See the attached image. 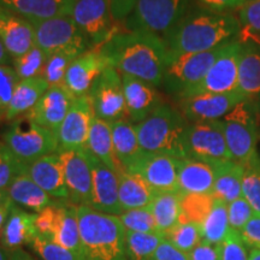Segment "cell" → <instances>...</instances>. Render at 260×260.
Masks as SVG:
<instances>
[{
    "label": "cell",
    "mask_w": 260,
    "mask_h": 260,
    "mask_svg": "<svg viewBox=\"0 0 260 260\" xmlns=\"http://www.w3.org/2000/svg\"><path fill=\"white\" fill-rule=\"evenodd\" d=\"M148 209L153 214L158 232L167 235L180 222L181 193H157Z\"/></svg>",
    "instance_id": "cell-35"
},
{
    "label": "cell",
    "mask_w": 260,
    "mask_h": 260,
    "mask_svg": "<svg viewBox=\"0 0 260 260\" xmlns=\"http://www.w3.org/2000/svg\"><path fill=\"white\" fill-rule=\"evenodd\" d=\"M8 260H35L32 256L24 251L23 248H17L15 251L9 252Z\"/></svg>",
    "instance_id": "cell-57"
},
{
    "label": "cell",
    "mask_w": 260,
    "mask_h": 260,
    "mask_svg": "<svg viewBox=\"0 0 260 260\" xmlns=\"http://www.w3.org/2000/svg\"><path fill=\"white\" fill-rule=\"evenodd\" d=\"M94 116L88 95L75 98L58 130V149L86 148Z\"/></svg>",
    "instance_id": "cell-16"
},
{
    "label": "cell",
    "mask_w": 260,
    "mask_h": 260,
    "mask_svg": "<svg viewBox=\"0 0 260 260\" xmlns=\"http://www.w3.org/2000/svg\"><path fill=\"white\" fill-rule=\"evenodd\" d=\"M18 81L14 68L10 65H0V123L6 119L10 102Z\"/></svg>",
    "instance_id": "cell-47"
},
{
    "label": "cell",
    "mask_w": 260,
    "mask_h": 260,
    "mask_svg": "<svg viewBox=\"0 0 260 260\" xmlns=\"http://www.w3.org/2000/svg\"><path fill=\"white\" fill-rule=\"evenodd\" d=\"M181 159L167 154L144 152L128 172L141 176L157 193L178 191V168Z\"/></svg>",
    "instance_id": "cell-15"
},
{
    "label": "cell",
    "mask_w": 260,
    "mask_h": 260,
    "mask_svg": "<svg viewBox=\"0 0 260 260\" xmlns=\"http://www.w3.org/2000/svg\"><path fill=\"white\" fill-rule=\"evenodd\" d=\"M188 0H138L125 21L128 30H144L167 37L186 16Z\"/></svg>",
    "instance_id": "cell-7"
},
{
    "label": "cell",
    "mask_w": 260,
    "mask_h": 260,
    "mask_svg": "<svg viewBox=\"0 0 260 260\" xmlns=\"http://www.w3.org/2000/svg\"><path fill=\"white\" fill-rule=\"evenodd\" d=\"M138 0H109L112 17L116 22L126 21Z\"/></svg>",
    "instance_id": "cell-54"
},
{
    "label": "cell",
    "mask_w": 260,
    "mask_h": 260,
    "mask_svg": "<svg viewBox=\"0 0 260 260\" xmlns=\"http://www.w3.org/2000/svg\"><path fill=\"white\" fill-rule=\"evenodd\" d=\"M216 178V165L193 158L181 159L178 191L181 194H211Z\"/></svg>",
    "instance_id": "cell-24"
},
{
    "label": "cell",
    "mask_w": 260,
    "mask_h": 260,
    "mask_svg": "<svg viewBox=\"0 0 260 260\" xmlns=\"http://www.w3.org/2000/svg\"><path fill=\"white\" fill-rule=\"evenodd\" d=\"M119 204L124 211L148 207L154 199L155 191L144 178L125 170L118 172Z\"/></svg>",
    "instance_id": "cell-29"
},
{
    "label": "cell",
    "mask_w": 260,
    "mask_h": 260,
    "mask_svg": "<svg viewBox=\"0 0 260 260\" xmlns=\"http://www.w3.org/2000/svg\"><path fill=\"white\" fill-rule=\"evenodd\" d=\"M0 40L12 60L34 47V27L30 22L0 6Z\"/></svg>",
    "instance_id": "cell-22"
},
{
    "label": "cell",
    "mask_w": 260,
    "mask_h": 260,
    "mask_svg": "<svg viewBox=\"0 0 260 260\" xmlns=\"http://www.w3.org/2000/svg\"><path fill=\"white\" fill-rule=\"evenodd\" d=\"M203 241L220 245L232 229L228 218V204L214 199L212 210L200 225Z\"/></svg>",
    "instance_id": "cell-36"
},
{
    "label": "cell",
    "mask_w": 260,
    "mask_h": 260,
    "mask_svg": "<svg viewBox=\"0 0 260 260\" xmlns=\"http://www.w3.org/2000/svg\"><path fill=\"white\" fill-rule=\"evenodd\" d=\"M220 122L233 160L241 165L246 164L256 153L258 118L255 105L252 100H243L223 117Z\"/></svg>",
    "instance_id": "cell-6"
},
{
    "label": "cell",
    "mask_w": 260,
    "mask_h": 260,
    "mask_svg": "<svg viewBox=\"0 0 260 260\" xmlns=\"http://www.w3.org/2000/svg\"><path fill=\"white\" fill-rule=\"evenodd\" d=\"M58 203L59 201H54L46 209L35 213L34 224L37 234L47 240H52V237H53L54 228H56L58 218Z\"/></svg>",
    "instance_id": "cell-50"
},
{
    "label": "cell",
    "mask_w": 260,
    "mask_h": 260,
    "mask_svg": "<svg viewBox=\"0 0 260 260\" xmlns=\"http://www.w3.org/2000/svg\"><path fill=\"white\" fill-rule=\"evenodd\" d=\"M71 17L92 47L105 44L119 32L109 0H75Z\"/></svg>",
    "instance_id": "cell-12"
},
{
    "label": "cell",
    "mask_w": 260,
    "mask_h": 260,
    "mask_svg": "<svg viewBox=\"0 0 260 260\" xmlns=\"http://www.w3.org/2000/svg\"><path fill=\"white\" fill-rule=\"evenodd\" d=\"M83 53V51L77 50V48H69V50L59 51L52 54L46 58L41 76L47 81L50 87L64 86L65 75L71 63Z\"/></svg>",
    "instance_id": "cell-39"
},
{
    "label": "cell",
    "mask_w": 260,
    "mask_h": 260,
    "mask_svg": "<svg viewBox=\"0 0 260 260\" xmlns=\"http://www.w3.org/2000/svg\"><path fill=\"white\" fill-rule=\"evenodd\" d=\"M86 149L89 151L94 157L102 160L106 167L116 171L117 174L123 170V168L121 167L118 160H117L115 154L112 129L110 122H106L94 116Z\"/></svg>",
    "instance_id": "cell-31"
},
{
    "label": "cell",
    "mask_w": 260,
    "mask_h": 260,
    "mask_svg": "<svg viewBox=\"0 0 260 260\" xmlns=\"http://www.w3.org/2000/svg\"><path fill=\"white\" fill-rule=\"evenodd\" d=\"M29 246L42 260H87L84 254L70 251L59 243L45 239L38 234L30 240Z\"/></svg>",
    "instance_id": "cell-42"
},
{
    "label": "cell",
    "mask_w": 260,
    "mask_h": 260,
    "mask_svg": "<svg viewBox=\"0 0 260 260\" xmlns=\"http://www.w3.org/2000/svg\"><path fill=\"white\" fill-rule=\"evenodd\" d=\"M84 152L92 170L93 198L90 207L103 213L119 216L123 213V210L119 204L118 174L106 167L86 148Z\"/></svg>",
    "instance_id": "cell-18"
},
{
    "label": "cell",
    "mask_w": 260,
    "mask_h": 260,
    "mask_svg": "<svg viewBox=\"0 0 260 260\" xmlns=\"http://www.w3.org/2000/svg\"><path fill=\"white\" fill-rule=\"evenodd\" d=\"M34 222L35 213L25 212L14 204L0 236L3 248L6 252H12L22 248L23 245H29L30 240L37 234Z\"/></svg>",
    "instance_id": "cell-27"
},
{
    "label": "cell",
    "mask_w": 260,
    "mask_h": 260,
    "mask_svg": "<svg viewBox=\"0 0 260 260\" xmlns=\"http://www.w3.org/2000/svg\"><path fill=\"white\" fill-rule=\"evenodd\" d=\"M212 194H181V216L178 223H194L201 225L212 210Z\"/></svg>",
    "instance_id": "cell-38"
},
{
    "label": "cell",
    "mask_w": 260,
    "mask_h": 260,
    "mask_svg": "<svg viewBox=\"0 0 260 260\" xmlns=\"http://www.w3.org/2000/svg\"><path fill=\"white\" fill-rule=\"evenodd\" d=\"M248 260H260V249L259 248L251 249V252H249Z\"/></svg>",
    "instance_id": "cell-59"
},
{
    "label": "cell",
    "mask_w": 260,
    "mask_h": 260,
    "mask_svg": "<svg viewBox=\"0 0 260 260\" xmlns=\"http://www.w3.org/2000/svg\"><path fill=\"white\" fill-rule=\"evenodd\" d=\"M243 242L252 249H260V213H254L240 233Z\"/></svg>",
    "instance_id": "cell-51"
},
{
    "label": "cell",
    "mask_w": 260,
    "mask_h": 260,
    "mask_svg": "<svg viewBox=\"0 0 260 260\" xmlns=\"http://www.w3.org/2000/svg\"><path fill=\"white\" fill-rule=\"evenodd\" d=\"M189 260H220V245L201 242L190 253Z\"/></svg>",
    "instance_id": "cell-52"
},
{
    "label": "cell",
    "mask_w": 260,
    "mask_h": 260,
    "mask_svg": "<svg viewBox=\"0 0 260 260\" xmlns=\"http://www.w3.org/2000/svg\"><path fill=\"white\" fill-rule=\"evenodd\" d=\"M239 10V21L241 24L242 38H251L260 42V0L246 2Z\"/></svg>",
    "instance_id": "cell-45"
},
{
    "label": "cell",
    "mask_w": 260,
    "mask_h": 260,
    "mask_svg": "<svg viewBox=\"0 0 260 260\" xmlns=\"http://www.w3.org/2000/svg\"><path fill=\"white\" fill-rule=\"evenodd\" d=\"M74 99L75 96L64 86L50 87L28 115L35 123L57 136Z\"/></svg>",
    "instance_id": "cell-21"
},
{
    "label": "cell",
    "mask_w": 260,
    "mask_h": 260,
    "mask_svg": "<svg viewBox=\"0 0 260 260\" xmlns=\"http://www.w3.org/2000/svg\"><path fill=\"white\" fill-rule=\"evenodd\" d=\"M31 24L34 27L35 45L44 52L46 58L69 48H77L83 52L92 48L71 15L57 16Z\"/></svg>",
    "instance_id": "cell-9"
},
{
    "label": "cell",
    "mask_w": 260,
    "mask_h": 260,
    "mask_svg": "<svg viewBox=\"0 0 260 260\" xmlns=\"http://www.w3.org/2000/svg\"><path fill=\"white\" fill-rule=\"evenodd\" d=\"M69 200L76 206H92L93 180L84 149H58Z\"/></svg>",
    "instance_id": "cell-14"
},
{
    "label": "cell",
    "mask_w": 260,
    "mask_h": 260,
    "mask_svg": "<svg viewBox=\"0 0 260 260\" xmlns=\"http://www.w3.org/2000/svg\"><path fill=\"white\" fill-rule=\"evenodd\" d=\"M164 240L165 235L160 233L146 234L125 230L126 260H152Z\"/></svg>",
    "instance_id": "cell-37"
},
{
    "label": "cell",
    "mask_w": 260,
    "mask_h": 260,
    "mask_svg": "<svg viewBox=\"0 0 260 260\" xmlns=\"http://www.w3.org/2000/svg\"><path fill=\"white\" fill-rule=\"evenodd\" d=\"M124 89L126 119L139 124L162 105L161 98L154 86L129 75H122Z\"/></svg>",
    "instance_id": "cell-20"
},
{
    "label": "cell",
    "mask_w": 260,
    "mask_h": 260,
    "mask_svg": "<svg viewBox=\"0 0 260 260\" xmlns=\"http://www.w3.org/2000/svg\"><path fill=\"white\" fill-rule=\"evenodd\" d=\"M3 142L23 164L57 153L59 148L57 136L35 123L29 115L15 119L3 134Z\"/></svg>",
    "instance_id": "cell-5"
},
{
    "label": "cell",
    "mask_w": 260,
    "mask_h": 260,
    "mask_svg": "<svg viewBox=\"0 0 260 260\" xmlns=\"http://www.w3.org/2000/svg\"><path fill=\"white\" fill-rule=\"evenodd\" d=\"M75 0H0V6L30 22L71 15Z\"/></svg>",
    "instance_id": "cell-25"
},
{
    "label": "cell",
    "mask_w": 260,
    "mask_h": 260,
    "mask_svg": "<svg viewBox=\"0 0 260 260\" xmlns=\"http://www.w3.org/2000/svg\"><path fill=\"white\" fill-rule=\"evenodd\" d=\"M87 95L98 118L110 123L128 121L122 74L115 68L107 67L94 81Z\"/></svg>",
    "instance_id": "cell-10"
},
{
    "label": "cell",
    "mask_w": 260,
    "mask_h": 260,
    "mask_svg": "<svg viewBox=\"0 0 260 260\" xmlns=\"http://www.w3.org/2000/svg\"><path fill=\"white\" fill-rule=\"evenodd\" d=\"M48 88H50V84L42 76L19 80L16 84L11 102H10L6 121H12L18 117L28 115Z\"/></svg>",
    "instance_id": "cell-28"
},
{
    "label": "cell",
    "mask_w": 260,
    "mask_h": 260,
    "mask_svg": "<svg viewBox=\"0 0 260 260\" xmlns=\"http://www.w3.org/2000/svg\"><path fill=\"white\" fill-rule=\"evenodd\" d=\"M10 198H9V194H8V190H0V206L2 205H4L6 201H9Z\"/></svg>",
    "instance_id": "cell-60"
},
{
    "label": "cell",
    "mask_w": 260,
    "mask_h": 260,
    "mask_svg": "<svg viewBox=\"0 0 260 260\" xmlns=\"http://www.w3.org/2000/svg\"><path fill=\"white\" fill-rule=\"evenodd\" d=\"M110 67L100 46H94L76 58L67 71L64 87L75 98L87 95L94 81Z\"/></svg>",
    "instance_id": "cell-19"
},
{
    "label": "cell",
    "mask_w": 260,
    "mask_h": 260,
    "mask_svg": "<svg viewBox=\"0 0 260 260\" xmlns=\"http://www.w3.org/2000/svg\"><path fill=\"white\" fill-rule=\"evenodd\" d=\"M12 61H14L12 68L18 80H27L41 76L45 63H46V56L37 45H34V47H31L27 53Z\"/></svg>",
    "instance_id": "cell-43"
},
{
    "label": "cell",
    "mask_w": 260,
    "mask_h": 260,
    "mask_svg": "<svg viewBox=\"0 0 260 260\" xmlns=\"http://www.w3.org/2000/svg\"><path fill=\"white\" fill-rule=\"evenodd\" d=\"M12 206H14V203H12L11 199H10L9 201H6L4 205H2V206H0V236H2L3 228H4V225H5V222H6V219H8L9 213H10V211H11Z\"/></svg>",
    "instance_id": "cell-56"
},
{
    "label": "cell",
    "mask_w": 260,
    "mask_h": 260,
    "mask_svg": "<svg viewBox=\"0 0 260 260\" xmlns=\"http://www.w3.org/2000/svg\"><path fill=\"white\" fill-rule=\"evenodd\" d=\"M216 165V178L212 194L214 199L230 204L242 197L243 165L229 160Z\"/></svg>",
    "instance_id": "cell-32"
},
{
    "label": "cell",
    "mask_w": 260,
    "mask_h": 260,
    "mask_svg": "<svg viewBox=\"0 0 260 260\" xmlns=\"http://www.w3.org/2000/svg\"><path fill=\"white\" fill-rule=\"evenodd\" d=\"M241 45L242 42L237 40L226 42L206 76L197 86L188 89L180 100L200 94H224L237 90V63Z\"/></svg>",
    "instance_id": "cell-13"
},
{
    "label": "cell",
    "mask_w": 260,
    "mask_h": 260,
    "mask_svg": "<svg viewBox=\"0 0 260 260\" xmlns=\"http://www.w3.org/2000/svg\"><path fill=\"white\" fill-rule=\"evenodd\" d=\"M224 45L207 52L183 54L169 59L162 80L168 92L180 99L188 89L197 86L220 56Z\"/></svg>",
    "instance_id": "cell-8"
},
{
    "label": "cell",
    "mask_w": 260,
    "mask_h": 260,
    "mask_svg": "<svg viewBox=\"0 0 260 260\" xmlns=\"http://www.w3.org/2000/svg\"><path fill=\"white\" fill-rule=\"evenodd\" d=\"M201 4L214 12H225L228 10L239 9L245 4V0H199Z\"/></svg>",
    "instance_id": "cell-55"
},
{
    "label": "cell",
    "mask_w": 260,
    "mask_h": 260,
    "mask_svg": "<svg viewBox=\"0 0 260 260\" xmlns=\"http://www.w3.org/2000/svg\"><path fill=\"white\" fill-rule=\"evenodd\" d=\"M10 61H11V56L9 54L4 44L0 40V65H5L6 67V65H9Z\"/></svg>",
    "instance_id": "cell-58"
},
{
    "label": "cell",
    "mask_w": 260,
    "mask_h": 260,
    "mask_svg": "<svg viewBox=\"0 0 260 260\" xmlns=\"http://www.w3.org/2000/svg\"><path fill=\"white\" fill-rule=\"evenodd\" d=\"M247 246L240 233L230 230L220 243V260H248Z\"/></svg>",
    "instance_id": "cell-49"
},
{
    "label": "cell",
    "mask_w": 260,
    "mask_h": 260,
    "mask_svg": "<svg viewBox=\"0 0 260 260\" xmlns=\"http://www.w3.org/2000/svg\"><path fill=\"white\" fill-rule=\"evenodd\" d=\"M51 241L80 254H84L81 242L77 206L74 204L58 203V218Z\"/></svg>",
    "instance_id": "cell-34"
},
{
    "label": "cell",
    "mask_w": 260,
    "mask_h": 260,
    "mask_svg": "<svg viewBox=\"0 0 260 260\" xmlns=\"http://www.w3.org/2000/svg\"><path fill=\"white\" fill-rule=\"evenodd\" d=\"M152 260H189L187 253L180 251L168 240H164L155 251Z\"/></svg>",
    "instance_id": "cell-53"
},
{
    "label": "cell",
    "mask_w": 260,
    "mask_h": 260,
    "mask_svg": "<svg viewBox=\"0 0 260 260\" xmlns=\"http://www.w3.org/2000/svg\"><path fill=\"white\" fill-rule=\"evenodd\" d=\"M254 213L253 207L243 197L228 204V218H229L230 229L236 233H241Z\"/></svg>",
    "instance_id": "cell-48"
},
{
    "label": "cell",
    "mask_w": 260,
    "mask_h": 260,
    "mask_svg": "<svg viewBox=\"0 0 260 260\" xmlns=\"http://www.w3.org/2000/svg\"><path fill=\"white\" fill-rule=\"evenodd\" d=\"M242 197L248 201L255 213H260V157L253 154L246 164H243Z\"/></svg>",
    "instance_id": "cell-40"
},
{
    "label": "cell",
    "mask_w": 260,
    "mask_h": 260,
    "mask_svg": "<svg viewBox=\"0 0 260 260\" xmlns=\"http://www.w3.org/2000/svg\"><path fill=\"white\" fill-rule=\"evenodd\" d=\"M186 147L188 158L211 164L233 160L220 121L194 122L188 125Z\"/></svg>",
    "instance_id": "cell-11"
},
{
    "label": "cell",
    "mask_w": 260,
    "mask_h": 260,
    "mask_svg": "<svg viewBox=\"0 0 260 260\" xmlns=\"http://www.w3.org/2000/svg\"><path fill=\"white\" fill-rule=\"evenodd\" d=\"M246 98L239 90L224 94H200L181 99L182 115L187 121H220Z\"/></svg>",
    "instance_id": "cell-17"
},
{
    "label": "cell",
    "mask_w": 260,
    "mask_h": 260,
    "mask_svg": "<svg viewBox=\"0 0 260 260\" xmlns=\"http://www.w3.org/2000/svg\"><path fill=\"white\" fill-rule=\"evenodd\" d=\"M99 46L110 67L122 75L134 76L154 87L162 84L169 61L162 37L144 30L119 31Z\"/></svg>",
    "instance_id": "cell-1"
},
{
    "label": "cell",
    "mask_w": 260,
    "mask_h": 260,
    "mask_svg": "<svg viewBox=\"0 0 260 260\" xmlns=\"http://www.w3.org/2000/svg\"><path fill=\"white\" fill-rule=\"evenodd\" d=\"M118 217L124 229L128 230V232L146 234L159 233L153 214H152L148 207L124 211Z\"/></svg>",
    "instance_id": "cell-44"
},
{
    "label": "cell",
    "mask_w": 260,
    "mask_h": 260,
    "mask_svg": "<svg viewBox=\"0 0 260 260\" xmlns=\"http://www.w3.org/2000/svg\"><path fill=\"white\" fill-rule=\"evenodd\" d=\"M111 129L116 158L123 170L128 171L144 153L140 146L136 126L129 121L123 119L112 122Z\"/></svg>",
    "instance_id": "cell-30"
},
{
    "label": "cell",
    "mask_w": 260,
    "mask_h": 260,
    "mask_svg": "<svg viewBox=\"0 0 260 260\" xmlns=\"http://www.w3.org/2000/svg\"><path fill=\"white\" fill-rule=\"evenodd\" d=\"M24 174L52 198L69 199L63 165L58 153L45 155L38 160L24 164Z\"/></svg>",
    "instance_id": "cell-23"
},
{
    "label": "cell",
    "mask_w": 260,
    "mask_h": 260,
    "mask_svg": "<svg viewBox=\"0 0 260 260\" xmlns=\"http://www.w3.org/2000/svg\"><path fill=\"white\" fill-rule=\"evenodd\" d=\"M8 194L12 203L34 211L35 213L53 204L51 195L41 189L24 172L16 177L15 181L10 184Z\"/></svg>",
    "instance_id": "cell-33"
},
{
    "label": "cell",
    "mask_w": 260,
    "mask_h": 260,
    "mask_svg": "<svg viewBox=\"0 0 260 260\" xmlns=\"http://www.w3.org/2000/svg\"><path fill=\"white\" fill-rule=\"evenodd\" d=\"M188 125L182 112L167 104L155 109L145 121L135 124L142 151L178 159L188 158L186 147Z\"/></svg>",
    "instance_id": "cell-4"
},
{
    "label": "cell",
    "mask_w": 260,
    "mask_h": 260,
    "mask_svg": "<svg viewBox=\"0 0 260 260\" xmlns=\"http://www.w3.org/2000/svg\"><path fill=\"white\" fill-rule=\"evenodd\" d=\"M8 255L9 253L5 252L3 247H0V260H8Z\"/></svg>",
    "instance_id": "cell-61"
},
{
    "label": "cell",
    "mask_w": 260,
    "mask_h": 260,
    "mask_svg": "<svg viewBox=\"0 0 260 260\" xmlns=\"http://www.w3.org/2000/svg\"><path fill=\"white\" fill-rule=\"evenodd\" d=\"M77 218L87 260H126L125 229L118 216L81 205Z\"/></svg>",
    "instance_id": "cell-3"
},
{
    "label": "cell",
    "mask_w": 260,
    "mask_h": 260,
    "mask_svg": "<svg viewBox=\"0 0 260 260\" xmlns=\"http://www.w3.org/2000/svg\"><path fill=\"white\" fill-rule=\"evenodd\" d=\"M245 2H251V0H245Z\"/></svg>",
    "instance_id": "cell-62"
},
{
    "label": "cell",
    "mask_w": 260,
    "mask_h": 260,
    "mask_svg": "<svg viewBox=\"0 0 260 260\" xmlns=\"http://www.w3.org/2000/svg\"><path fill=\"white\" fill-rule=\"evenodd\" d=\"M165 240L188 254L203 242L200 225L194 223H178L165 235Z\"/></svg>",
    "instance_id": "cell-41"
},
{
    "label": "cell",
    "mask_w": 260,
    "mask_h": 260,
    "mask_svg": "<svg viewBox=\"0 0 260 260\" xmlns=\"http://www.w3.org/2000/svg\"><path fill=\"white\" fill-rule=\"evenodd\" d=\"M237 90L246 99L260 96V48L252 42H242L237 63Z\"/></svg>",
    "instance_id": "cell-26"
},
{
    "label": "cell",
    "mask_w": 260,
    "mask_h": 260,
    "mask_svg": "<svg viewBox=\"0 0 260 260\" xmlns=\"http://www.w3.org/2000/svg\"><path fill=\"white\" fill-rule=\"evenodd\" d=\"M241 24L226 12L198 11L184 16L164 38L169 59L183 54L200 53L217 48L240 34Z\"/></svg>",
    "instance_id": "cell-2"
},
{
    "label": "cell",
    "mask_w": 260,
    "mask_h": 260,
    "mask_svg": "<svg viewBox=\"0 0 260 260\" xmlns=\"http://www.w3.org/2000/svg\"><path fill=\"white\" fill-rule=\"evenodd\" d=\"M24 172V164L4 142H0V190H8L16 177Z\"/></svg>",
    "instance_id": "cell-46"
}]
</instances>
